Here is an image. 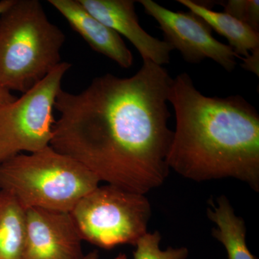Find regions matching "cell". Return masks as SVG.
Returning a JSON list of instances; mask_svg holds the SVG:
<instances>
[{
	"label": "cell",
	"mask_w": 259,
	"mask_h": 259,
	"mask_svg": "<svg viewBox=\"0 0 259 259\" xmlns=\"http://www.w3.org/2000/svg\"><path fill=\"white\" fill-rule=\"evenodd\" d=\"M115 259H127V256H126L125 254H123V253H120L116 257Z\"/></svg>",
	"instance_id": "cell-20"
},
{
	"label": "cell",
	"mask_w": 259,
	"mask_h": 259,
	"mask_svg": "<svg viewBox=\"0 0 259 259\" xmlns=\"http://www.w3.org/2000/svg\"><path fill=\"white\" fill-rule=\"evenodd\" d=\"M71 67L62 61L20 98L0 107V163L50 146L53 110L63 77Z\"/></svg>",
	"instance_id": "cell-6"
},
{
	"label": "cell",
	"mask_w": 259,
	"mask_h": 259,
	"mask_svg": "<svg viewBox=\"0 0 259 259\" xmlns=\"http://www.w3.org/2000/svg\"><path fill=\"white\" fill-rule=\"evenodd\" d=\"M191 13L203 20L209 28L226 37L238 58L244 59L259 49V32L226 13L214 11L201 2L178 0Z\"/></svg>",
	"instance_id": "cell-12"
},
{
	"label": "cell",
	"mask_w": 259,
	"mask_h": 259,
	"mask_svg": "<svg viewBox=\"0 0 259 259\" xmlns=\"http://www.w3.org/2000/svg\"><path fill=\"white\" fill-rule=\"evenodd\" d=\"M207 217L216 225L212 236L226 248L228 259H258L246 244V227L238 217L226 196L221 195L208 201Z\"/></svg>",
	"instance_id": "cell-11"
},
{
	"label": "cell",
	"mask_w": 259,
	"mask_h": 259,
	"mask_svg": "<svg viewBox=\"0 0 259 259\" xmlns=\"http://www.w3.org/2000/svg\"><path fill=\"white\" fill-rule=\"evenodd\" d=\"M17 97L13 96L9 90L5 88L0 83V107L15 101Z\"/></svg>",
	"instance_id": "cell-17"
},
{
	"label": "cell",
	"mask_w": 259,
	"mask_h": 259,
	"mask_svg": "<svg viewBox=\"0 0 259 259\" xmlns=\"http://www.w3.org/2000/svg\"><path fill=\"white\" fill-rule=\"evenodd\" d=\"M89 13L129 40L142 57L163 66L170 62L173 47L148 34L139 24L133 0H79Z\"/></svg>",
	"instance_id": "cell-9"
},
{
	"label": "cell",
	"mask_w": 259,
	"mask_h": 259,
	"mask_svg": "<svg viewBox=\"0 0 259 259\" xmlns=\"http://www.w3.org/2000/svg\"><path fill=\"white\" fill-rule=\"evenodd\" d=\"M212 5H220L224 13L246 24L255 32H259L258 0H228L214 2Z\"/></svg>",
	"instance_id": "cell-15"
},
{
	"label": "cell",
	"mask_w": 259,
	"mask_h": 259,
	"mask_svg": "<svg viewBox=\"0 0 259 259\" xmlns=\"http://www.w3.org/2000/svg\"><path fill=\"white\" fill-rule=\"evenodd\" d=\"M168 102L175 110L167 164L194 182L232 178L259 191V115L241 95H202L190 75L172 80Z\"/></svg>",
	"instance_id": "cell-2"
},
{
	"label": "cell",
	"mask_w": 259,
	"mask_h": 259,
	"mask_svg": "<svg viewBox=\"0 0 259 259\" xmlns=\"http://www.w3.org/2000/svg\"><path fill=\"white\" fill-rule=\"evenodd\" d=\"M241 59L243 60L241 66L243 69L259 76V49L250 53L248 57Z\"/></svg>",
	"instance_id": "cell-16"
},
{
	"label": "cell",
	"mask_w": 259,
	"mask_h": 259,
	"mask_svg": "<svg viewBox=\"0 0 259 259\" xmlns=\"http://www.w3.org/2000/svg\"><path fill=\"white\" fill-rule=\"evenodd\" d=\"M161 241L159 232L146 233L135 245L134 259H187L188 257L189 250L185 247H168L166 250H161Z\"/></svg>",
	"instance_id": "cell-14"
},
{
	"label": "cell",
	"mask_w": 259,
	"mask_h": 259,
	"mask_svg": "<svg viewBox=\"0 0 259 259\" xmlns=\"http://www.w3.org/2000/svg\"><path fill=\"white\" fill-rule=\"evenodd\" d=\"M82 242L71 212L25 209L23 259H81Z\"/></svg>",
	"instance_id": "cell-8"
},
{
	"label": "cell",
	"mask_w": 259,
	"mask_h": 259,
	"mask_svg": "<svg viewBox=\"0 0 259 259\" xmlns=\"http://www.w3.org/2000/svg\"><path fill=\"white\" fill-rule=\"evenodd\" d=\"M81 259H99V253L97 250H93L88 254L83 255Z\"/></svg>",
	"instance_id": "cell-19"
},
{
	"label": "cell",
	"mask_w": 259,
	"mask_h": 259,
	"mask_svg": "<svg viewBox=\"0 0 259 259\" xmlns=\"http://www.w3.org/2000/svg\"><path fill=\"white\" fill-rule=\"evenodd\" d=\"M100 181L88 168L51 146L0 163V190L24 209L71 212Z\"/></svg>",
	"instance_id": "cell-4"
},
{
	"label": "cell",
	"mask_w": 259,
	"mask_h": 259,
	"mask_svg": "<svg viewBox=\"0 0 259 259\" xmlns=\"http://www.w3.org/2000/svg\"><path fill=\"white\" fill-rule=\"evenodd\" d=\"M94 51L107 56L120 67L129 69L134 56L121 36L90 14L79 0H49Z\"/></svg>",
	"instance_id": "cell-10"
},
{
	"label": "cell",
	"mask_w": 259,
	"mask_h": 259,
	"mask_svg": "<svg viewBox=\"0 0 259 259\" xmlns=\"http://www.w3.org/2000/svg\"><path fill=\"white\" fill-rule=\"evenodd\" d=\"M83 241L104 248L136 245L148 233L151 206L145 194L98 186L71 210Z\"/></svg>",
	"instance_id": "cell-5"
},
{
	"label": "cell",
	"mask_w": 259,
	"mask_h": 259,
	"mask_svg": "<svg viewBox=\"0 0 259 259\" xmlns=\"http://www.w3.org/2000/svg\"><path fill=\"white\" fill-rule=\"evenodd\" d=\"M145 13L152 17L159 25L165 41L180 51L187 62L197 64L210 59L227 71H233L236 58L230 46L213 37L212 29L197 15L167 9L152 0H140Z\"/></svg>",
	"instance_id": "cell-7"
},
{
	"label": "cell",
	"mask_w": 259,
	"mask_h": 259,
	"mask_svg": "<svg viewBox=\"0 0 259 259\" xmlns=\"http://www.w3.org/2000/svg\"><path fill=\"white\" fill-rule=\"evenodd\" d=\"M66 36L37 0H15L0 15V83L25 93L61 64Z\"/></svg>",
	"instance_id": "cell-3"
},
{
	"label": "cell",
	"mask_w": 259,
	"mask_h": 259,
	"mask_svg": "<svg viewBox=\"0 0 259 259\" xmlns=\"http://www.w3.org/2000/svg\"><path fill=\"white\" fill-rule=\"evenodd\" d=\"M15 0H2L0 1V15L5 11V10L8 9L10 6L13 5Z\"/></svg>",
	"instance_id": "cell-18"
},
{
	"label": "cell",
	"mask_w": 259,
	"mask_h": 259,
	"mask_svg": "<svg viewBox=\"0 0 259 259\" xmlns=\"http://www.w3.org/2000/svg\"><path fill=\"white\" fill-rule=\"evenodd\" d=\"M25 209L0 190V259H23Z\"/></svg>",
	"instance_id": "cell-13"
},
{
	"label": "cell",
	"mask_w": 259,
	"mask_h": 259,
	"mask_svg": "<svg viewBox=\"0 0 259 259\" xmlns=\"http://www.w3.org/2000/svg\"><path fill=\"white\" fill-rule=\"evenodd\" d=\"M172 80L163 66L144 61L131 77L105 74L77 94L61 89L50 146L100 182L142 194L161 187L170 171Z\"/></svg>",
	"instance_id": "cell-1"
}]
</instances>
